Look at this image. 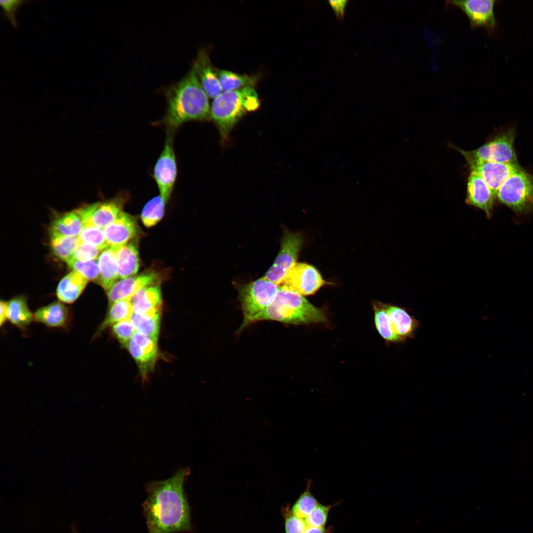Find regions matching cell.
Instances as JSON below:
<instances>
[{
	"label": "cell",
	"instance_id": "obj_1",
	"mask_svg": "<svg viewBox=\"0 0 533 533\" xmlns=\"http://www.w3.org/2000/svg\"><path fill=\"white\" fill-rule=\"evenodd\" d=\"M190 473L181 468L170 478L146 485L142 506L148 533H175L191 530L190 509L184 485Z\"/></svg>",
	"mask_w": 533,
	"mask_h": 533
},
{
	"label": "cell",
	"instance_id": "obj_2",
	"mask_svg": "<svg viewBox=\"0 0 533 533\" xmlns=\"http://www.w3.org/2000/svg\"><path fill=\"white\" fill-rule=\"evenodd\" d=\"M167 108L161 120L167 133L183 123L207 118L210 113L208 96L202 87L193 67L180 81L167 90Z\"/></svg>",
	"mask_w": 533,
	"mask_h": 533
},
{
	"label": "cell",
	"instance_id": "obj_3",
	"mask_svg": "<svg viewBox=\"0 0 533 533\" xmlns=\"http://www.w3.org/2000/svg\"><path fill=\"white\" fill-rule=\"evenodd\" d=\"M326 320L324 313L303 296L281 286L259 321L273 320L300 325L325 322Z\"/></svg>",
	"mask_w": 533,
	"mask_h": 533
},
{
	"label": "cell",
	"instance_id": "obj_4",
	"mask_svg": "<svg viewBox=\"0 0 533 533\" xmlns=\"http://www.w3.org/2000/svg\"><path fill=\"white\" fill-rule=\"evenodd\" d=\"M260 105L258 95L254 87H245L223 92L214 98L210 114L222 138L226 139L242 116L246 112L257 110Z\"/></svg>",
	"mask_w": 533,
	"mask_h": 533
},
{
	"label": "cell",
	"instance_id": "obj_5",
	"mask_svg": "<svg viewBox=\"0 0 533 533\" xmlns=\"http://www.w3.org/2000/svg\"><path fill=\"white\" fill-rule=\"evenodd\" d=\"M279 287L276 284L263 277L239 289V300L243 311V320L237 333L249 325L259 321L274 300Z\"/></svg>",
	"mask_w": 533,
	"mask_h": 533
},
{
	"label": "cell",
	"instance_id": "obj_6",
	"mask_svg": "<svg viewBox=\"0 0 533 533\" xmlns=\"http://www.w3.org/2000/svg\"><path fill=\"white\" fill-rule=\"evenodd\" d=\"M496 198L517 214L533 209V175L523 168L511 175L499 189Z\"/></svg>",
	"mask_w": 533,
	"mask_h": 533
},
{
	"label": "cell",
	"instance_id": "obj_7",
	"mask_svg": "<svg viewBox=\"0 0 533 533\" xmlns=\"http://www.w3.org/2000/svg\"><path fill=\"white\" fill-rule=\"evenodd\" d=\"M515 130L511 127L496 134L488 142L470 151H464L453 145L451 147L463 156L498 162L518 163L514 148Z\"/></svg>",
	"mask_w": 533,
	"mask_h": 533
},
{
	"label": "cell",
	"instance_id": "obj_8",
	"mask_svg": "<svg viewBox=\"0 0 533 533\" xmlns=\"http://www.w3.org/2000/svg\"><path fill=\"white\" fill-rule=\"evenodd\" d=\"M303 242L301 234L285 232L281 239L279 252L263 277L278 286L282 284L288 272L296 263Z\"/></svg>",
	"mask_w": 533,
	"mask_h": 533
},
{
	"label": "cell",
	"instance_id": "obj_9",
	"mask_svg": "<svg viewBox=\"0 0 533 533\" xmlns=\"http://www.w3.org/2000/svg\"><path fill=\"white\" fill-rule=\"evenodd\" d=\"M177 170L173 147V134L167 133L163 149L155 164L153 173L160 195L166 203L172 193Z\"/></svg>",
	"mask_w": 533,
	"mask_h": 533
},
{
	"label": "cell",
	"instance_id": "obj_10",
	"mask_svg": "<svg viewBox=\"0 0 533 533\" xmlns=\"http://www.w3.org/2000/svg\"><path fill=\"white\" fill-rule=\"evenodd\" d=\"M128 198L126 193H119L108 200L83 205L76 210L81 217L83 224L90 221L95 226L104 228L123 211Z\"/></svg>",
	"mask_w": 533,
	"mask_h": 533
},
{
	"label": "cell",
	"instance_id": "obj_11",
	"mask_svg": "<svg viewBox=\"0 0 533 533\" xmlns=\"http://www.w3.org/2000/svg\"><path fill=\"white\" fill-rule=\"evenodd\" d=\"M126 348L137 365L142 379L147 380L159 356L158 340L136 332Z\"/></svg>",
	"mask_w": 533,
	"mask_h": 533
},
{
	"label": "cell",
	"instance_id": "obj_12",
	"mask_svg": "<svg viewBox=\"0 0 533 533\" xmlns=\"http://www.w3.org/2000/svg\"><path fill=\"white\" fill-rule=\"evenodd\" d=\"M464 158L471 171H476L481 176L495 198L499 189L505 181L522 168L519 163L498 162L469 157Z\"/></svg>",
	"mask_w": 533,
	"mask_h": 533
},
{
	"label": "cell",
	"instance_id": "obj_13",
	"mask_svg": "<svg viewBox=\"0 0 533 533\" xmlns=\"http://www.w3.org/2000/svg\"><path fill=\"white\" fill-rule=\"evenodd\" d=\"M282 284L302 296H307L315 293L325 284V281L314 266L296 263L288 272Z\"/></svg>",
	"mask_w": 533,
	"mask_h": 533
},
{
	"label": "cell",
	"instance_id": "obj_14",
	"mask_svg": "<svg viewBox=\"0 0 533 533\" xmlns=\"http://www.w3.org/2000/svg\"><path fill=\"white\" fill-rule=\"evenodd\" d=\"M163 277L161 272L149 269L138 275L117 280L106 292L109 304L121 300H131L142 288L150 285L161 283Z\"/></svg>",
	"mask_w": 533,
	"mask_h": 533
},
{
	"label": "cell",
	"instance_id": "obj_15",
	"mask_svg": "<svg viewBox=\"0 0 533 533\" xmlns=\"http://www.w3.org/2000/svg\"><path fill=\"white\" fill-rule=\"evenodd\" d=\"M495 2L493 0H449L446 2V6L460 9L468 17L471 28L483 27L491 34L496 25Z\"/></svg>",
	"mask_w": 533,
	"mask_h": 533
},
{
	"label": "cell",
	"instance_id": "obj_16",
	"mask_svg": "<svg viewBox=\"0 0 533 533\" xmlns=\"http://www.w3.org/2000/svg\"><path fill=\"white\" fill-rule=\"evenodd\" d=\"M103 229L109 247L114 248L128 243L141 233L136 218L124 211Z\"/></svg>",
	"mask_w": 533,
	"mask_h": 533
},
{
	"label": "cell",
	"instance_id": "obj_17",
	"mask_svg": "<svg viewBox=\"0 0 533 533\" xmlns=\"http://www.w3.org/2000/svg\"><path fill=\"white\" fill-rule=\"evenodd\" d=\"M491 189L476 171H471L468 178L466 202L482 210L487 217L492 216L495 200Z\"/></svg>",
	"mask_w": 533,
	"mask_h": 533
},
{
	"label": "cell",
	"instance_id": "obj_18",
	"mask_svg": "<svg viewBox=\"0 0 533 533\" xmlns=\"http://www.w3.org/2000/svg\"><path fill=\"white\" fill-rule=\"evenodd\" d=\"M34 321L48 328L67 329L71 322V312L64 303L54 301L38 308Z\"/></svg>",
	"mask_w": 533,
	"mask_h": 533
},
{
	"label": "cell",
	"instance_id": "obj_19",
	"mask_svg": "<svg viewBox=\"0 0 533 533\" xmlns=\"http://www.w3.org/2000/svg\"><path fill=\"white\" fill-rule=\"evenodd\" d=\"M192 67L202 87L209 97L214 99L223 92L216 69H214L208 54L203 49L199 51Z\"/></svg>",
	"mask_w": 533,
	"mask_h": 533
},
{
	"label": "cell",
	"instance_id": "obj_20",
	"mask_svg": "<svg viewBox=\"0 0 533 533\" xmlns=\"http://www.w3.org/2000/svg\"><path fill=\"white\" fill-rule=\"evenodd\" d=\"M160 284L147 286L133 296L131 304L134 313L140 314L161 313L162 297Z\"/></svg>",
	"mask_w": 533,
	"mask_h": 533
},
{
	"label": "cell",
	"instance_id": "obj_21",
	"mask_svg": "<svg viewBox=\"0 0 533 533\" xmlns=\"http://www.w3.org/2000/svg\"><path fill=\"white\" fill-rule=\"evenodd\" d=\"M138 242V238H136L117 248L116 256L119 278L124 279L135 275L138 271L140 260Z\"/></svg>",
	"mask_w": 533,
	"mask_h": 533
},
{
	"label": "cell",
	"instance_id": "obj_22",
	"mask_svg": "<svg viewBox=\"0 0 533 533\" xmlns=\"http://www.w3.org/2000/svg\"><path fill=\"white\" fill-rule=\"evenodd\" d=\"M88 281L80 273L73 270L59 283L56 291L58 299L64 304L74 303L82 293Z\"/></svg>",
	"mask_w": 533,
	"mask_h": 533
},
{
	"label": "cell",
	"instance_id": "obj_23",
	"mask_svg": "<svg viewBox=\"0 0 533 533\" xmlns=\"http://www.w3.org/2000/svg\"><path fill=\"white\" fill-rule=\"evenodd\" d=\"M391 319L394 333L402 341L414 337L419 326L418 321L405 309L392 305H384Z\"/></svg>",
	"mask_w": 533,
	"mask_h": 533
},
{
	"label": "cell",
	"instance_id": "obj_24",
	"mask_svg": "<svg viewBox=\"0 0 533 533\" xmlns=\"http://www.w3.org/2000/svg\"><path fill=\"white\" fill-rule=\"evenodd\" d=\"M116 249L117 248L108 247L102 251L98 257L100 272L98 283L106 292L119 278L116 256Z\"/></svg>",
	"mask_w": 533,
	"mask_h": 533
},
{
	"label": "cell",
	"instance_id": "obj_25",
	"mask_svg": "<svg viewBox=\"0 0 533 533\" xmlns=\"http://www.w3.org/2000/svg\"><path fill=\"white\" fill-rule=\"evenodd\" d=\"M133 313L131 300L124 299L109 304L106 314L93 339L98 338L106 329L122 320L130 319Z\"/></svg>",
	"mask_w": 533,
	"mask_h": 533
},
{
	"label": "cell",
	"instance_id": "obj_26",
	"mask_svg": "<svg viewBox=\"0 0 533 533\" xmlns=\"http://www.w3.org/2000/svg\"><path fill=\"white\" fill-rule=\"evenodd\" d=\"M83 227V222L76 210L62 214L52 222L50 234L78 237Z\"/></svg>",
	"mask_w": 533,
	"mask_h": 533
},
{
	"label": "cell",
	"instance_id": "obj_27",
	"mask_svg": "<svg viewBox=\"0 0 533 533\" xmlns=\"http://www.w3.org/2000/svg\"><path fill=\"white\" fill-rule=\"evenodd\" d=\"M8 320L21 330H25L34 321V313L30 310L24 296H17L7 301Z\"/></svg>",
	"mask_w": 533,
	"mask_h": 533
},
{
	"label": "cell",
	"instance_id": "obj_28",
	"mask_svg": "<svg viewBox=\"0 0 533 533\" xmlns=\"http://www.w3.org/2000/svg\"><path fill=\"white\" fill-rule=\"evenodd\" d=\"M216 72L223 92L254 87L257 83V77L254 76L240 75L225 70L216 69Z\"/></svg>",
	"mask_w": 533,
	"mask_h": 533
},
{
	"label": "cell",
	"instance_id": "obj_29",
	"mask_svg": "<svg viewBox=\"0 0 533 533\" xmlns=\"http://www.w3.org/2000/svg\"><path fill=\"white\" fill-rule=\"evenodd\" d=\"M130 320L136 332L158 340L161 314H140L133 312Z\"/></svg>",
	"mask_w": 533,
	"mask_h": 533
},
{
	"label": "cell",
	"instance_id": "obj_30",
	"mask_svg": "<svg viewBox=\"0 0 533 533\" xmlns=\"http://www.w3.org/2000/svg\"><path fill=\"white\" fill-rule=\"evenodd\" d=\"M50 246L53 254L67 262L73 256L78 243V237L65 236L50 234Z\"/></svg>",
	"mask_w": 533,
	"mask_h": 533
},
{
	"label": "cell",
	"instance_id": "obj_31",
	"mask_svg": "<svg viewBox=\"0 0 533 533\" xmlns=\"http://www.w3.org/2000/svg\"><path fill=\"white\" fill-rule=\"evenodd\" d=\"M166 202L160 195L150 199L144 206L141 218L144 225L148 228L156 225L163 218Z\"/></svg>",
	"mask_w": 533,
	"mask_h": 533
},
{
	"label": "cell",
	"instance_id": "obj_32",
	"mask_svg": "<svg viewBox=\"0 0 533 533\" xmlns=\"http://www.w3.org/2000/svg\"><path fill=\"white\" fill-rule=\"evenodd\" d=\"M78 237L79 241L90 244L101 251L109 247L103 228L95 226L90 221L84 223Z\"/></svg>",
	"mask_w": 533,
	"mask_h": 533
},
{
	"label": "cell",
	"instance_id": "obj_33",
	"mask_svg": "<svg viewBox=\"0 0 533 533\" xmlns=\"http://www.w3.org/2000/svg\"><path fill=\"white\" fill-rule=\"evenodd\" d=\"M375 321L380 335L389 342H400L401 339L394 333L391 319L384 305L375 307Z\"/></svg>",
	"mask_w": 533,
	"mask_h": 533
},
{
	"label": "cell",
	"instance_id": "obj_34",
	"mask_svg": "<svg viewBox=\"0 0 533 533\" xmlns=\"http://www.w3.org/2000/svg\"><path fill=\"white\" fill-rule=\"evenodd\" d=\"M305 490L302 494L292 507V512L297 516L305 519L319 503L310 492L311 480L308 479Z\"/></svg>",
	"mask_w": 533,
	"mask_h": 533
},
{
	"label": "cell",
	"instance_id": "obj_35",
	"mask_svg": "<svg viewBox=\"0 0 533 533\" xmlns=\"http://www.w3.org/2000/svg\"><path fill=\"white\" fill-rule=\"evenodd\" d=\"M66 263L74 270L78 272L88 280L99 282L100 272L96 260L83 262L71 259Z\"/></svg>",
	"mask_w": 533,
	"mask_h": 533
},
{
	"label": "cell",
	"instance_id": "obj_36",
	"mask_svg": "<svg viewBox=\"0 0 533 533\" xmlns=\"http://www.w3.org/2000/svg\"><path fill=\"white\" fill-rule=\"evenodd\" d=\"M111 328L113 336L121 346L127 347L130 339L136 332L130 319L120 321Z\"/></svg>",
	"mask_w": 533,
	"mask_h": 533
},
{
	"label": "cell",
	"instance_id": "obj_37",
	"mask_svg": "<svg viewBox=\"0 0 533 533\" xmlns=\"http://www.w3.org/2000/svg\"><path fill=\"white\" fill-rule=\"evenodd\" d=\"M331 507V505H325L319 503L305 519L307 527H324Z\"/></svg>",
	"mask_w": 533,
	"mask_h": 533
},
{
	"label": "cell",
	"instance_id": "obj_38",
	"mask_svg": "<svg viewBox=\"0 0 533 533\" xmlns=\"http://www.w3.org/2000/svg\"><path fill=\"white\" fill-rule=\"evenodd\" d=\"M101 251L95 246L79 240L71 259L79 261H89L96 260Z\"/></svg>",
	"mask_w": 533,
	"mask_h": 533
},
{
	"label": "cell",
	"instance_id": "obj_39",
	"mask_svg": "<svg viewBox=\"0 0 533 533\" xmlns=\"http://www.w3.org/2000/svg\"><path fill=\"white\" fill-rule=\"evenodd\" d=\"M285 517L286 533H303L307 527L305 519L297 516L291 510H287Z\"/></svg>",
	"mask_w": 533,
	"mask_h": 533
},
{
	"label": "cell",
	"instance_id": "obj_40",
	"mask_svg": "<svg viewBox=\"0 0 533 533\" xmlns=\"http://www.w3.org/2000/svg\"><path fill=\"white\" fill-rule=\"evenodd\" d=\"M24 0H2L0 1L4 15L14 28L17 27L16 13L19 7L25 2Z\"/></svg>",
	"mask_w": 533,
	"mask_h": 533
},
{
	"label": "cell",
	"instance_id": "obj_41",
	"mask_svg": "<svg viewBox=\"0 0 533 533\" xmlns=\"http://www.w3.org/2000/svg\"><path fill=\"white\" fill-rule=\"evenodd\" d=\"M328 2L334 11L336 17L340 20H343L347 1L345 0H330Z\"/></svg>",
	"mask_w": 533,
	"mask_h": 533
},
{
	"label": "cell",
	"instance_id": "obj_42",
	"mask_svg": "<svg viewBox=\"0 0 533 533\" xmlns=\"http://www.w3.org/2000/svg\"><path fill=\"white\" fill-rule=\"evenodd\" d=\"M8 320L7 301L1 300L0 303V325L1 327Z\"/></svg>",
	"mask_w": 533,
	"mask_h": 533
},
{
	"label": "cell",
	"instance_id": "obj_43",
	"mask_svg": "<svg viewBox=\"0 0 533 533\" xmlns=\"http://www.w3.org/2000/svg\"><path fill=\"white\" fill-rule=\"evenodd\" d=\"M303 533H327L324 527H307Z\"/></svg>",
	"mask_w": 533,
	"mask_h": 533
},
{
	"label": "cell",
	"instance_id": "obj_44",
	"mask_svg": "<svg viewBox=\"0 0 533 533\" xmlns=\"http://www.w3.org/2000/svg\"><path fill=\"white\" fill-rule=\"evenodd\" d=\"M74 533H76V532H74Z\"/></svg>",
	"mask_w": 533,
	"mask_h": 533
}]
</instances>
